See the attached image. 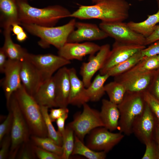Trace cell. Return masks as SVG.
I'll return each mask as SVG.
<instances>
[{
    "label": "cell",
    "mask_w": 159,
    "mask_h": 159,
    "mask_svg": "<svg viewBox=\"0 0 159 159\" xmlns=\"http://www.w3.org/2000/svg\"><path fill=\"white\" fill-rule=\"evenodd\" d=\"M130 6L125 0H101L92 5H80L69 17L97 19L107 22H123L129 16Z\"/></svg>",
    "instance_id": "obj_1"
},
{
    "label": "cell",
    "mask_w": 159,
    "mask_h": 159,
    "mask_svg": "<svg viewBox=\"0 0 159 159\" xmlns=\"http://www.w3.org/2000/svg\"><path fill=\"white\" fill-rule=\"evenodd\" d=\"M22 24H33L44 27L54 26L61 19L68 17L71 13L58 5L43 8L34 7L26 0H16Z\"/></svg>",
    "instance_id": "obj_2"
},
{
    "label": "cell",
    "mask_w": 159,
    "mask_h": 159,
    "mask_svg": "<svg viewBox=\"0 0 159 159\" xmlns=\"http://www.w3.org/2000/svg\"><path fill=\"white\" fill-rule=\"evenodd\" d=\"M31 135L46 137L47 131L40 105L22 85L14 93Z\"/></svg>",
    "instance_id": "obj_3"
},
{
    "label": "cell",
    "mask_w": 159,
    "mask_h": 159,
    "mask_svg": "<svg viewBox=\"0 0 159 159\" xmlns=\"http://www.w3.org/2000/svg\"><path fill=\"white\" fill-rule=\"evenodd\" d=\"M76 21L73 18L67 24L58 26L44 27L33 24H22V27L30 34L39 37L38 44L42 48L52 45L58 49L67 42L70 34L75 28Z\"/></svg>",
    "instance_id": "obj_4"
},
{
    "label": "cell",
    "mask_w": 159,
    "mask_h": 159,
    "mask_svg": "<svg viewBox=\"0 0 159 159\" xmlns=\"http://www.w3.org/2000/svg\"><path fill=\"white\" fill-rule=\"evenodd\" d=\"M145 102L143 92L127 91L117 105L120 113L118 129L126 135L132 133V127L136 118L144 110Z\"/></svg>",
    "instance_id": "obj_5"
},
{
    "label": "cell",
    "mask_w": 159,
    "mask_h": 159,
    "mask_svg": "<svg viewBox=\"0 0 159 159\" xmlns=\"http://www.w3.org/2000/svg\"><path fill=\"white\" fill-rule=\"evenodd\" d=\"M7 106L13 115L10 135L11 144L8 158L14 159L21 146L29 141L31 134L14 93Z\"/></svg>",
    "instance_id": "obj_6"
},
{
    "label": "cell",
    "mask_w": 159,
    "mask_h": 159,
    "mask_svg": "<svg viewBox=\"0 0 159 159\" xmlns=\"http://www.w3.org/2000/svg\"><path fill=\"white\" fill-rule=\"evenodd\" d=\"M83 111L74 116L73 120L67 125L73 130L74 134L82 142L86 135L94 129L104 127L100 112L91 108L85 103Z\"/></svg>",
    "instance_id": "obj_7"
},
{
    "label": "cell",
    "mask_w": 159,
    "mask_h": 159,
    "mask_svg": "<svg viewBox=\"0 0 159 159\" xmlns=\"http://www.w3.org/2000/svg\"><path fill=\"white\" fill-rule=\"evenodd\" d=\"M99 26L115 41L122 43L145 45L146 38L132 29L123 22L102 21Z\"/></svg>",
    "instance_id": "obj_8"
},
{
    "label": "cell",
    "mask_w": 159,
    "mask_h": 159,
    "mask_svg": "<svg viewBox=\"0 0 159 159\" xmlns=\"http://www.w3.org/2000/svg\"><path fill=\"white\" fill-rule=\"evenodd\" d=\"M86 145L91 149L107 153L123 138L122 133L112 132L104 127L96 128L88 134Z\"/></svg>",
    "instance_id": "obj_9"
},
{
    "label": "cell",
    "mask_w": 159,
    "mask_h": 159,
    "mask_svg": "<svg viewBox=\"0 0 159 159\" xmlns=\"http://www.w3.org/2000/svg\"><path fill=\"white\" fill-rule=\"evenodd\" d=\"M26 58L38 70L43 81L52 77L54 73L61 68L71 63L70 61L50 53L35 54L28 53Z\"/></svg>",
    "instance_id": "obj_10"
},
{
    "label": "cell",
    "mask_w": 159,
    "mask_h": 159,
    "mask_svg": "<svg viewBox=\"0 0 159 159\" xmlns=\"http://www.w3.org/2000/svg\"><path fill=\"white\" fill-rule=\"evenodd\" d=\"M158 120L146 103L143 111L135 119L132 127V133L142 143L145 144L154 139Z\"/></svg>",
    "instance_id": "obj_11"
},
{
    "label": "cell",
    "mask_w": 159,
    "mask_h": 159,
    "mask_svg": "<svg viewBox=\"0 0 159 159\" xmlns=\"http://www.w3.org/2000/svg\"><path fill=\"white\" fill-rule=\"evenodd\" d=\"M146 47L145 45L127 44L115 41L104 66L99 71V73L102 75L106 74L112 67Z\"/></svg>",
    "instance_id": "obj_12"
},
{
    "label": "cell",
    "mask_w": 159,
    "mask_h": 159,
    "mask_svg": "<svg viewBox=\"0 0 159 159\" xmlns=\"http://www.w3.org/2000/svg\"><path fill=\"white\" fill-rule=\"evenodd\" d=\"M110 50V46L109 44H104L101 46L96 55L90 56L88 61L82 64L80 74L86 88L90 85L95 74L103 67Z\"/></svg>",
    "instance_id": "obj_13"
},
{
    "label": "cell",
    "mask_w": 159,
    "mask_h": 159,
    "mask_svg": "<svg viewBox=\"0 0 159 159\" xmlns=\"http://www.w3.org/2000/svg\"><path fill=\"white\" fill-rule=\"evenodd\" d=\"M101 46L90 42L83 43L67 42L58 49V55L69 61H82L85 56L93 55L100 49Z\"/></svg>",
    "instance_id": "obj_14"
},
{
    "label": "cell",
    "mask_w": 159,
    "mask_h": 159,
    "mask_svg": "<svg viewBox=\"0 0 159 159\" xmlns=\"http://www.w3.org/2000/svg\"><path fill=\"white\" fill-rule=\"evenodd\" d=\"M75 28L69 35L67 42L100 40L108 37L107 34L96 24L76 22Z\"/></svg>",
    "instance_id": "obj_15"
},
{
    "label": "cell",
    "mask_w": 159,
    "mask_h": 159,
    "mask_svg": "<svg viewBox=\"0 0 159 159\" xmlns=\"http://www.w3.org/2000/svg\"><path fill=\"white\" fill-rule=\"evenodd\" d=\"M21 62L8 59L4 72L5 77L2 84L7 105L13 93L22 85L20 75Z\"/></svg>",
    "instance_id": "obj_16"
},
{
    "label": "cell",
    "mask_w": 159,
    "mask_h": 159,
    "mask_svg": "<svg viewBox=\"0 0 159 159\" xmlns=\"http://www.w3.org/2000/svg\"><path fill=\"white\" fill-rule=\"evenodd\" d=\"M53 77L57 107H67L69 105L70 88L69 69L65 66L61 68L56 72Z\"/></svg>",
    "instance_id": "obj_17"
},
{
    "label": "cell",
    "mask_w": 159,
    "mask_h": 159,
    "mask_svg": "<svg viewBox=\"0 0 159 159\" xmlns=\"http://www.w3.org/2000/svg\"><path fill=\"white\" fill-rule=\"evenodd\" d=\"M20 75L25 90L33 97L43 81L38 70L26 57L21 62Z\"/></svg>",
    "instance_id": "obj_18"
},
{
    "label": "cell",
    "mask_w": 159,
    "mask_h": 159,
    "mask_svg": "<svg viewBox=\"0 0 159 159\" xmlns=\"http://www.w3.org/2000/svg\"><path fill=\"white\" fill-rule=\"evenodd\" d=\"M70 88L69 103L80 107L90 101L86 92V88L82 80L78 77L74 68H69Z\"/></svg>",
    "instance_id": "obj_19"
},
{
    "label": "cell",
    "mask_w": 159,
    "mask_h": 159,
    "mask_svg": "<svg viewBox=\"0 0 159 159\" xmlns=\"http://www.w3.org/2000/svg\"><path fill=\"white\" fill-rule=\"evenodd\" d=\"M0 26L4 29L14 24L21 25L16 0H0Z\"/></svg>",
    "instance_id": "obj_20"
},
{
    "label": "cell",
    "mask_w": 159,
    "mask_h": 159,
    "mask_svg": "<svg viewBox=\"0 0 159 159\" xmlns=\"http://www.w3.org/2000/svg\"><path fill=\"white\" fill-rule=\"evenodd\" d=\"M100 112L104 127L111 132L118 129L120 113L117 105L103 99Z\"/></svg>",
    "instance_id": "obj_21"
},
{
    "label": "cell",
    "mask_w": 159,
    "mask_h": 159,
    "mask_svg": "<svg viewBox=\"0 0 159 159\" xmlns=\"http://www.w3.org/2000/svg\"><path fill=\"white\" fill-rule=\"evenodd\" d=\"M33 97L40 105L46 106L49 108L57 107L53 76L43 82Z\"/></svg>",
    "instance_id": "obj_22"
},
{
    "label": "cell",
    "mask_w": 159,
    "mask_h": 159,
    "mask_svg": "<svg viewBox=\"0 0 159 159\" xmlns=\"http://www.w3.org/2000/svg\"><path fill=\"white\" fill-rule=\"evenodd\" d=\"M155 71H148L118 82L124 85L127 91L142 93L148 91Z\"/></svg>",
    "instance_id": "obj_23"
},
{
    "label": "cell",
    "mask_w": 159,
    "mask_h": 159,
    "mask_svg": "<svg viewBox=\"0 0 159 159\" xmlns=\"http://www.w3.org/2000/svg\"><path fill=\"white\" fill-rule=\"evenodd\" d=\"M159 68L158 55L143 57V59L131 69L124 73L114 77V80L120 81L133 76Z\"/></svg>",
    "instance_id": "obj_24"
},
{
    "label": "cell",
    "mask_w": 159,
    "mask_h": 159,
    "mask_svg": "<svg viewBox=\"0 0 159 159\" xmlns=\"http://www.w3.org/2000/svg\"><path fill=\"white\" fill-rule=\"evenodd\" d=\"M11 26L4 29V41L2 47L8 59L21 61L26 57L29 53L25 49L13 42L11 37Z\"/></svg>",
    "instance_id": "obj_25"
},
{
    "label": "cell",
    "mask_w": 159,
    "mask_h": 159,
    "mask_svg": "<svg viewBox=\"0 0 159 159\" xmlns=\"http://www.w3.org/2000/svg\"><path fill=\"white\" fill-rule=\"evenodd\" d=\"M158 10L156 13L148 15L147 18L143 21L136 22L130 21L127 23L128 26L145 38L150 36L154 31L157 24L159 23V1H158Z\"/></svg>",
    "instance_id": "obj_26"
},
{
    "label": "cell",
    "mask_w": 159,
    "mask_h": 159,
    "mask_svg": "<svg viewBox=\"0 0 159 159\" xmlns=\"http://www.w3.org/2000/svg\"><path fill=\"white\" fill-rule=\"evenodd\" d=\"M110 77L107 74L102 75L99 73L96 75L86 88L87 93L90 101L97 102L101 99L105 92V83Z\"/></svg>",
    "instance_id": "obj_27"
},
{
    "label": "cell",
    "mask_w": 159,
    "mask_h": 159,
    "mask_svg": "<svg viewBox=\"0 0 159 159\" xmlns=\"http://www.w3.org/2000/svg\"><path fill=\"white\" fill-rule=\"evenodd\" d=\"M105 152L94 150L84 143L74 135V143L72 155H78L89 159H104L106 157Z\"/></svg>",
    "instance_id": "obj_28"
},
{
    "label": "cell",
    "mask_w": 159,
    "mask_h": 159,
    "mask_svg": "<svg viewBox=\"0 0 159 159\" xmlns=\"http://www.w3.org/2000/svg\"><path fill=\"white\" fill-rule=\"evenodd\" d=\"M141 50L136 52L126 60L114 66L106 74L110 77H114L120 75L130 69L143 58Z\"/></svg>",
    "instance_id": "obj_29"
},
{
    "label": "cell",
    "mask_w": 159,
    "mask_h": 159,
    "mask_svg": "<svg viewBox=\"0 0 159 159\" xmlns=\"http://www.w3.org/2000/svg\"><path fill=\"white\" fill-rule=\"evenodd\" d=\"M105 89L109 100L117 105L122 102L127 92L124 85L115 80L105 85Z\"/></svg>",
    "instance_id": "obj_30"
},
{
    "label": "cell",
    "mask_w": 159,
    "mask_h": 159,
    "mask_svg": "<svg viewBox=\"0 0 159 159\" xmlns=\"http://www.w3.org/2000/svg\"><path fill=\"white\" fill-rule=\"evenodd\" d=\"M30 138L34 145L62 156L63 152L62 147L57 144L48 137L31 135Z\"/></svg>",
    "instance_id": "obj_31"
},
{
    "label": "cell",
    "mask_w": 159,
    "mask_h": 159,
    "mask_svg": "<svg viewBox=\"0 0 159 159\" xmlns=\"http://www.w3.org/2000/svg\"><path fill=\"white\" fill-rule=\"evenodd\" d=\"M40 108L46 127L48 137L54 141L58 145L62 146L63 138L62 136L55 129L51 121L48 113V107L41 106Z\"/></svg>",
    "instance_id": "obj_32"
},
{
    "label": "cell",
    "mask_w": 159,
    "mask_h": 159,
    "mask_svg": "<svg viewBox=\"0 0 159 159\" xmlns=\"http://www.w3.org/2000/svg\"><path fill=\"white\" fill-rule=\"evenodd\" d=\"M62 138L63 152L62 156V159H68L72 155L73 150L74 134L72 129L67 125L65 126Z\"/></svg>",
    "instance_id": "obj_33"
},
{
    "label": "cell",
    "mask_w": 159,
    "mask_h": 159,
    "mask_svg": "<svg viewBox=\"0 0 159 159\" xmlns=\"http://www.w3.org/2000/svg\"><path fill=\"white\" fill-rule=\"evenodd\" d=\"M146 149L142 159H159V148L155 140H153L146 143Z\"/></svg>",
    "instance_id": "obj_34"
},
{
    "label": "cell",
    "mask_w": 159,
    "mask_h": 159,
    "mask_svg": "<svg viewBox=\"0 0 159 159\" xmlns=\"http://www.w3.org/2000/svg\"><path fill=\"white\" fill-rule=\"evenodd\" d=\"M33 144L29 141L24 144L19 150L16 158L19 159H35L36 156L33 148Z\"/></svg>",
    "instance_id": "obj_35"
},
{
    "label": "cell",
    "mask_w": 159,
    "mask_h": 159,
    "mask_svg": "<svg viewBox=\"0 0 159 159\" xmlns=\"http://www.w3.org/2000/svg\"><path fill=\"white\" fill-rule=\"evenodd\" d=\"M146 102L156 117L159 124V100L152 95L148 91L143 92Z\"/></svg>",
    "instance_id": "obj_36"
},
{
    "label": "cell",
    "mask_w": 159,
    "mask_h": 159,
    "mask_svg": "<svg viewBox=\"0 0 159 159\" xmlns=\"http://www.w3.org/2000/svg\"><path fill=\"white\" fill-rule=\"evenodd\" d=\"M9 113L6 119L0 125V142L6 135L9 134L11 130L13 121L11 111L9 110Z\"/></svg>",
    "instance_id": "obj_37"
},
{
    "label": "cell",
    "mask_w": 159,
    "mask_h": 159,
    "mask_svg": "<svg viewBox=\"0 0 159 159\" xmlns=\"http://www.w3.org/2000/svg\"><path fill=\"white\" fill-rule=\"evenodd\" d=\"M33 148L36 157L39 159H62L61 156L45 150L34 144Z\"/></svg>",
    "instance_id": "obj_38"
},
{
    "label": "cell",
    "mask_w": 159,
    "mask_h": 159,
    "mask_svg": "<svg viewBox=\"0 0 159 159\" xmlns=\"http://www.w3.org/2000/svg\"><path fill=\"white\" fill-rule=\"evenodd\" d=\"M0 159H6L9 157L11 144L10 135H5L0 142Z\"/></svg>",
    "instance_id": "obj_39"
},
{
    "label": "cell",
    "mask_w": 159,
    "mask_h": 159,
    "mask_svg": "<svg viewBox=\"0 0 159 159\" xmlns=\"http://www.w3.org/2000/svg\"><path fill=\"white\" fill-rule=\"evenodd\" d=\"M148 91L159 100V68L156 70Z\"/></svg>",
    "instance_id": "obj_40"
},
{
    "label": "cell",
    "mask_w": 159,
    "mask_h": 159,
    "mask_svg": "<svg viewBox=\"0 0 159 159\" xmlns=\"http://www.w3.org/2000/svg\"><path fill=\"white\" fill-rule=\"evenodd\" d=\"M143 57H148L159 54V40L150 44L141 50Z\"/></svg>",
    "instance_id": "obj_41"
},
{
    "label": "cell",
    "mask_w": 159,
    "mask_h": 159,
    "mask_svg": "<svg viewBox=\"0 0 159 159\" xmlns=\"http://www.w3.org/2000/svg\"><path fill=\"white\" fill-rule=\"evenodd\" d=\"M69 112V110L67 107H59L58 108H52L50 111L49 116L52 122H54L64 114Z\"/></svg>",
    "instance_id": "obj_42"
},
{
    "label": "cell",
    "mask_w": 159,
    "mask_h": 159,
    "mask_svg": "<svg viewBox=\"0 0 159 159\" xmlns=\"http://www.w3.org/2000/svg\"><path fill=\"white\" fill-rule=\"evenodd\" d=\"M68 113H65L55 121L57 127V131L62 136L65 130V122L68 117Z\"/></svg>",
    "instance_id": "obj_43"
},
{
    "label": "cell",
    "mask_w": 159,
    "mask_h": 159,
    "mask_svg": "<svg viewBox=\"0 0 159 159\" xmlns=\"http://www.w3.org/2000/svg\"><path fill=\"white\" fill-rule=\"evenodd\" d=\"M159 40V24L156 26L152 34L146 38L145 45H150Z\"/></svg>",
    "instance_id": "obj_44"
},
{
    "label": "cell",
    "mask_w": 159,
    "mask_h": 159,
    "mask_svg": "<svg viewBox=\"0 0 159 159\" xmlns=\"http://www.w3.org/2000/svg\"><path fill=\"white\" fill-rule=\"evenodd\" d=\"M8 57L5 51L1 47L0 49V72L4 73Z\"/></svg>",
    "instance_id": "obj_45"
},
{
    "label": "cell",
    "mask_w": 159,
    "mask_h": 159,
    "mask_svg": "<svg viewBox=\"0 0 159 159\" xmlns=\"http://www.w3.org/2000/svg\"><path fill=\"white\" fill-rule=\"evenodd\" d=\"M20 25L17 24H14L12 25L11 31L14 34L16 35L24 31V28Z\"/></svg>",
    "instance_id": "obj_46"
},
{
    "label": "cell",
    "mask_w": 159,
    "mask_h": 159,
    "mask_svg": "<svg viewBox=\"0 0 159 159\" xmlns=\"http://www.w3.org/2000/svg\"><path fill=\"white\" fill-rule=\"evenodd\" d=\"M16 36V39L19 42H23L27 38V35L25 32L24 31Z\"/></svg>",
    "instance_id": "obj_47"
},
{
    "label": "cell",
    "mask_w": 159,
    "mask_h": 159,
    "mask_svg": "<svg viewBox=\"0 0 159 159\" xmlns=\"http://www.w3.org/2000/svg\"><path fill=\"white\" fill-rule=\"evenodd\" d=\"M154 140L159 148V124L158 123L156 129L154 136Z\"/></svg>",
    "instance_id": "obj_48"
},
{
    "label": "cell",
    "mask_w": 159,
    "mask_h": 159,
    "mask_svg": "<svg viewBox=\"0 0 159 159\" xmlns=\"http://www.w3.org/2000/svg\"><path fill=\"white\" fill-rule=\"evenodd\" d=\"M101 0H92V2L93 3H96Z\"/></svg>",
    "instance_id": "obj_49"
},
{
    "label": "cell",
    "mask_w": 159,
    "mask_h": 159,
    "mask_svg": "<svg viewBox=\"0 0 159 159\" xmlns=\"http://www.w3.org/2000/svg\"><path fill=\"white\" fill-rule=\"evenodd\" d=\"M158 59L159 60V54L158 55Z\"/></svg>",
    "instance_id": "obj_50"
},
{
    "label": "cell",
    "mask_w": 159,
    "mask_h": 159,
    "mask_svg": "<svg viewBox=\"0 0 159 159\" xmlns=\"http://www.w3.org/2000/svg\"><path fill=\"white\" fill-rule=\"evenodd\" d=\"M139 0V1H143V0Z\"/></svg>",
    "instance_id": "obj_51"
},
{
    "label": "cell",
    "mask_w": 159,
    "mask_h": 159,
    "mask_svg": "<svg viewBox=\"0 0 159 159\" xmlns=\"http://www.w3.org/2000/svg\"><path fill=\"white\" fill-rule=\"evenodd\" d=\"M27 1H28V0H26Z\"/></svg>",
    "instance_id": "obj_52"
},
{
    "label": "cell",
    "mask_w": 159,
    "mask_h": 159,
    "mask_svg": "<svg viewBox=\"0 0 159 159\" xmlns=\"http://www.w3.org/2000/svg\"><path fill=\"white\" fill-rule=\"evenodd\" d=\"M158 1H159V0H157Z\"/></svg>",
    "instance_id": "obj_53"
}]
</instances>
